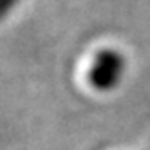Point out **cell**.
Returning <instances> with one entry per match:
<instances>
[{
	"mask_svg": "<svg viewBox=\"0 0 150 150\" xmlns=\"http://www.w3.org/2000/svg\"><path fill=\"white\" fill-rule=\"evenodd\" d=\"M15 2V0H0V16H2L9 7H11V4Z\"/></svg>",
	"mask_w": 150,
	"mask_h": 150,
	"instance_id": "obj_1",
	"label": "cell"
}]
</instances>
